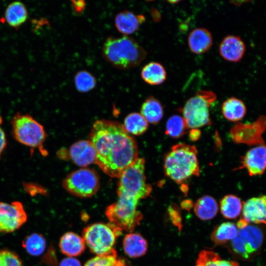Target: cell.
I'll return each mask as SVG.
<instances>
[{
  "mask_svg": "<svg viewBox=\"0 0 266 266\" xmlns=\"http://www.w3.org/2000/svg\"><path fill=\"white\" fill-rule=\"evenodd\" d=\"M25 189L31 195H36V194H42L45 193L43 188H40V186L38 185H35V184H33L32 183H27L24 184Z\"/></svg>",
  "mask_w": 266,
  "mask_h": 266,
  "instance_id": "35",
  "label": "cell"
},
{
  "mask_svg": "<svg viewBox=\"0 0 266 266\" xmlns=\"http://www.w3.org/2000/svg\"><path fill=\"white\" fill-rule=\"evenodd\" d=\"M179 1L178 0H174V1H168L170 3H177Z\"/></svg>",
  "mask_w": 266,
  "mask_h": 266,
  "instance_id": "41",
  "label": "cell"
},
{
  "mask_svg": "<svg viewBox=\"0 0 266 266\" xmlns=\"http://www.w3.org/2000/svg\"><path fill=\"white\" fill-rule=\"evenodd\" d=\"M187 128L184 118L174 115L169 117L166 122V133L172 138H179L185 133Z\"/></svg>",
  "mask_w": 266,
  "mask_h": 266,
  "instance_id": "30",
  "label": "cell"
},
{
  "mask_svg": "<svg viewBox=\"0 0 266 266\" xmlns=\"http://www.w3.org/2000/svg\"><path fill=\"white\" fill-rule=\"evenodd\" d=\"M123 248L125 253L133 258L144 255L148 249L146 240L139 233H129L123 240Z\"/></svg>",
  "mask_w": 266,
  "mask_h": 266,
  "instance_id": "19",
  "label": "cell"
},
{
  "mask_svg": "<svg viewBox=\"0 0 266 266\" xmlns=\"http://www.w3.org/2000/svg\"><path fill=\"white\" fill-rule=\"evenodd\" d=\"M216 99L213 92L200 90L188 100L182 110L188 128L195 129L210 124L209 108Z\"/></svg>",
  "mask_w": 266,
  "mask_h": 266,
  "instance_id": "7",
  "label": "cell"
},
{
  "mask_svg": "<svg viewBox=\"0 0 266 266\" xmlns=\"http://www.w3.org/2000/svg\"><path fill=\"white\" fill-rule=\"evenodd\" d=\"M141 115L147 122L156 124L160 121L164 115V110L160 101L153 96L147 98L142 103Z\"/></svg>",
  "mask_w": 266,
  "mask_h": 266,
  "instance_id": "24",
  "label": "cell"
},
{
  "mask_svg": "<svg viewBox=\"0 0 266 266\" xmlns=\"http://www.w3.org/2000/svg\"><path fill=\"white\" fill-rule=\"evenodd\" d=\"M12 135L19 143L39 150L43 156L48 154L43 143L46 134L42 125L28 114L17 113L11 121Z\"/></svg>",
  "mask_w": 266,
  "mask_h": 266,
  "instance_id": "4",
  "label": "cell"
},
{
  "mask_svg": "<svg viewBox=\"0 0 266 266\" xmlns=\"http://www.w3.org/2000/svg\"><path fill=\"white\" fill-rule=\"evenodd\" d=\"M123 127L129 133L140 135L147 130L148 124L141 114L134 112L126 117Z\"/></svg>",
  "mask_w": 266,
  "mask_h": 266,
  "instance_id": "29",
  "label": "cell"
},
{
  "mask_svg": "<svg viewBox=\"0 0 266 266\" xmlns=\"http://www.w3.org/2000/svg\"><path fill=\"white\" fill-rule=\"evenodd\" d=\"M193 130H194V131H192V133H192V134H191L190 135H191V138L192 140H195V136H196V138H197H197L199 137V136H200V133H198V131H197V130H194V129Z\"/></svg>",
  "mask_w": 266,
  "mask_h": 266,
  "instance_id": "40",
  "label": "cell"
},
{
  "mask_svg": "<svg viewBox=\"0 0 266 266\" xmlns=\"http://www.w3.org/2000/svg\"><path fill=\"white\" fill-rule=\"evenodd\" d=\"M68 154L71 160L80 166H86L96 162V152L89 140H81L73 143Z\"/></svg>",
  "mask_w": 266,
  "mask_h": 266,
  "instance_id": "15",
  "label": "cell"
},
{
  "mask_svg": "<svg viewBox=\"0 0 266 266\" xmlns=\"http://www.w3.org/2000/svg\"><path fill=\"white\" fill-rule=\"evenodd\" d=\"M122 231L110 222L96 223L84 228L82 237L90 251L100 255L108 253L114 249L116 238Z\"/></svg>",
  "mask_w": 266,
  "mask_h": 266,
  "instance_id": "6",
  "label": "cell"
},
{
  "mask_svg": "<svg viewBox=\"0 0 266 266\" xmlns=\"http://www.w3.org/2000/svg\"><path fill=\"white\" fill-rule=\"evenodd\" d=\"M240 163L237 169H245L250 176L263 174L266 171V145L250 149L241 157Z\"/></svg>",
  "mask_w": 266,
  "mask_h": 266,
  "instance_id": "12",
  "label": "cell"
},
{
  "mask_svg": "<svg viewBox=\"0 0 266 266\" xmlns=\"http://www.w3.org/2000/svg\"><path fill=\"white\" fill-rule=\"evenodd\" d=\"M245 51V44L242 39L237 35L226 36L219 46V52L221 56L224 60L230 62H240Z\"/></svg>",
  "mask_w": 266,
  "mask_h": 266,
  "instance_id": "14",
  "label": "cell"
},
{
  "mask_svg": "<svg viewBox=\"0 0 266 266\" xmlns=\"http://www.w3.org/2000/svg\"><path fill=\"white\" fill-rule=\"evenodd\" d=\"M142 79L151 85H159L166 79V72L164 66L160 63L151 62L145 65L141 71Z\"/></svg>",
  "mask_w": 266,
  "mask_h": 266,
  "instance_id": "22",
  "label": "cell"
},
{
  "mask_svg": "<svg viewBox=\"0 0 266 266\" xmlns=\"http://www.w3.org/2000/svg\"><path fill=\"white\" fill-rule=\"evenodd\" d=\"M168 213L172 223L179 229H181L182 219L177 207L175 205L170 206L168 209Z\"/></svg>",
  "mask_w": 266,
  "mask_h": 266,
  "instance_id": "34",
  "label": "cell"
},
{
  "mask_svg": "<svg viewBox=\"0 0 266 266\" xmlns=\"http://www.w3.org/2000/svg\"><path fill=\"white\" fill-rule=\"evenodd\" d=\"M85 245L82 237L72 232L64 233L59 241V247L62 253L70 257L82 254L85 249Z\"/></svg>",
  "mask_w": 266,
  "mask_h": 266,
  "instance_id": "18",
  "label": "cell"
},
{
  "mask_svg": "<svg viewBox=\"0 0 266 266\" xmlns=\"http://www.w3.org/2000/svg\"><path fill=\"white\" fill-rule=\"evenodd\" d=\"M242 218L248 224L266 225V195L252 197L243 203Z\"/></svg>",
  "mask_w": 266,
  "mask_h": 266,
  "instance_id": "13",
  "label": "cell"
},
{
  "mask_svg": "<svg viewBox=\"0 0 266 266\" xmlns=\"http://www.w3.org/2000/svg\"><path fill=\"white\" fill-rule=\"evenodd\" d=\"M266 132V116L261 115L248 123H237L231 130V135L236 143L249 146L265 145L263 135Z\"/></svg>",
  "mask_w": 266,
  "mask_h": 266,
  "instance_id": "9",
  "label": "cell"
},
{
  "mask_svg": "<svg viewBox=\"0 0 266 266\" xmlns=\"http://www.w3.org/2000/svg\"><path fill=\"white\" fill-rule=\"evenodd\" d=\"M89 138L96 152L95 164L111 177L119 178L138 158L136 141L119 122L96 121Z\"/></svg>",
  "mask_w": 266,
  "mask_h": 266,
  "instance_id": "1",
  "label": "cell"
},
{
  "mask_svg": "<svg viewBox=\"0 0 266 266\" xmlns=\"http://www.w3.org/2000/svg\"><path fill=\"white\" fill-rule=\"evenodd\" d=\"M196 148L179 143L174 145L164 159V169L167 176L181 183L192 176H199L200 167Z\"/></svg>",
  "mask_w": 266,
  "mask_h": 266,
  "instance_id": "3",
  "label": "cell"
},
{
  "mask_svg": "<svg viewBox=\"0 0 266 266\" xmlns=\"http://www.w3.org/2000/svg\"><path fill=\"white\" fill-rule=\"evenodd\" d=\"M22 246L30 255L38 256L46 248V239L40 233H33L25 238L22 241Z\"/></svg>",
  "mask_w": 266,
  "mask_h": 266,
  "instance_id": "28",
  "label": "cell"
},
{
  "mask_svg": "<svg viewBox=\"0 0 266 266\" xmlns=\"http://www.w3.org/2000/svg\"><path fill=\"white\" fill-rule=\"evenodd\" d=\"M238 229L232 222H227L217 226L212 232L210 238L215 245H220L232 241L238 234Z\"/></svg>",
  "mask_w": 266,
  "mask_h": 266,
  "instance_id": "25",
  "label": "cell"
},
{
  "mask_svg": "<svg viewBox=\"0 0 266 266\" xmlns=\"http://www.w3.org/2000/svg\"><path fill=\"white\" fill-rule=\"evenodd\" d=\"M222 112L228 120L236 122L242 120L245 116L247 108L244 102L235 97L226 100L222 105Z\"/></svg>",
  "mask_w": 266,
  "mask_h": 266,
  "instance_id": "20",
  "label": "cell"
},
{
  "mask_svg": "<svg viewBox=\"0 0 266 266\" xmlns=\"http://www.w3.org/2000/svg\"><path fill=\"white\" fill-rule=\"evenodd\" d=\"M213 44L210 32L203 28H197L192 30L188 37V44L190 51L196 54H203L208 51Z\"/></svg>",
  "mask_w": 266,
  "mask_h": 266,
  "instance_id": "16",
  "label": "cell"
},
{
  "mask_svg": "<svg viewBox=\"0 0 266 266\" xmlns=\"http://www.w3.org/2000/svg\"><path fill=\"white\" fill-rule=\"evenodd\" d=\"M28 12L25 4L20 1L10 3L4 12V20L11 27L18 28L27 20Z\"/></svg>",
  "mask_w": 266,
  "mask_h": 266,
  "instance_id": "21",
  "label": "cell"
},
{
  "mask_svg": "<svg viewBox=\"0 0 266 266\" xmlns=\"http://www.w3.org/2000/svg\"><path fill=\"white\" fill-rule=\"evenodd\" d=\"M218 211L216 200L211 196H204L199 198L194 204V211L200 220L208 221L215 217Z\"/></svg>",
  "mask_w": 266,
  "mask_h": 266,
  "instance_id": "23",
  "label": "cell"
},
{
  "mask_svg": "<svg viewBox=\"0 0 266 266\" xmlns=\"http://www.w3.org/2000/svg\"><path fill=\"white\" fill-rule=\"evenodd\" d=\"M196 266H239V264L236 261L222 260L217 253L203 250L199 254Z\"/></svg>",
  "mask_w": 266,
  "mask_h": 266,
  "instance_id": "27",
  "label": "cell"
},
{
  "mask_svg": "<svg viewBox=\"0 0 266 266\" xmlns=\"http://www.w3.org/2000/svg\"><path fill=\"white\" fill-rule=\"evenodd\" d=\"M2 119L0 116V157L2 152L6 146V139L4 132L1 127Z\"/></svg>",
  "mask_w": 266,
  "mask_h": 266,
  "instance_id": "38",
  "label": "cell"
},
{
  "mask_svg": "<svg viewBox=\"0 0 266 266\" xmlns=\"http://www.w3.org/2000/svg\"><path fill=\"white\" fill-rule=\"evenodd\" d=\"M102 55L113 66L126 69L139 66L145 58L146 52L133 38L124 35L107 37L102 46Z\"/></svg>",
  "mask_w": 266,
  "mask_h": 266,
  "instance_id": "2",
  "label": "cell"
},
{
  "mask_svg": "<svg viewBox=\"0 0 266 266\" xmlns=\"http://www.w3.org/2000/svg\"><path fill=\"white\" fill-rule=\"evenodd\" d=\"M243 203L237 196L229 194L224 196L220 203L222 215L226 219H234L242 212Z\"/></svg>",
  "mask_w": 266,
  "mask_h": 266,
  "instance_id": "26",
  "label": "cell"
},
{
  "mask_svg": "<svg viewBox=\"0 0 266 266\" xmlns=\"http://www.w3.org/2000/svg\"><path fill=\"white\" fill-rule=\"evenodd\" d=\"M64 188L78 197L89 198L94 195L100 188V180L95 170L81 168L69 173L63 180Z\"/></svg>",
  "mask_w": 266,
  "mask_h": 266,
  "instance_id": "8",
  "label": "cell"
},
{
  "mask_svg": "<svg viewBox=\"0 0 266 266\" xmlns=\"http://www.w3.org/2000/svg\"><path fill=\"white\" fill-rule=\"evenodd\" d=\"M0 266H23L19 256L14 252L0 250Z\"/></svg>",
  "mask_w": 266,
  "mask_h": 266,
  "instance_id": "33",
  "label": "cell"
},
{
  "mask_svg": "<svg viewBox=\"0 0 266 266\" xmlns=\"http://www.w3.org/2000/svg\"><path fill=\"white\" fill-rule=\"evenodd\" d=\"M122 263L119 260L117 252L113 249L110 252L96 257L89 260L84 266H120Z\"/></svg>",
  "mask_w": 266,
  "mask_h": 266,
  "instance_id": "32",
  "label": "cell"
},
{
  "mask_svg": "<svg viewBox=\"0 0 266 266\" xmlns=\"http://www.w3.org/2000/svg\"><path fill=\"white\" fill-rule=\"evenodd\" d=\"M193 203L190 200H185L182 203L181 206L185 209H190L193 207Z\"/></svg>",
  "mask_w": 266,
  "mask_h": 266,
  "instance_id": "39",
  "label": "cell"
},
{
  "mask_svg": "<svg viewBox=\"0 0 266 266\" xmlns=\"http://www.w3.org/2000/svg\"><path fill=\"white\" fill-rule=\"evenodd\" d=\"M59 266H81L80 261L74 257H67L63 259Z\"/></svg>",
  "mask_w": 266,
  "mask_h": 266,
  "instance_id": "36",
  "label": "cell"
},
{
  "mask_svg": "<svg viewBox=\"0 0 266 266\" xmlns=\"http://www.w3.org/2000/svg\"><path fill=\"white\" fill-rule=\"evenodd\" d=\"M74 84L77 91L86 93L93 90L96 86L95 76L86 70L77 72L74 76Z\"/></svg>",
  "mask_w": 266,
  "mask_h": 266,
  "instance_id": "31",
  "label": "cell"
},
{
  "mask_svg": "<svg viewBox=\"0 0 266 266\" xmlns=\"http://www.w3.org/2000/svg\"><path fill=\"white\" fill-rule=\"evenodd\" d=\"M263 234L258 227L248 225L238 230L237 236L231 241L232 251L244 259L249 258L261 246Z\"/></svg>",
  "mask_w": 266,
  "mask_h": 266,
  "instance_id": "10",
  "label": "cell"
},
{
  "mask_svg": "<svg viewBox=\"0 0 266 266\" xmlns=\"http://www.w3.org/2000/svg\"><path fill=\"white\" fill-rule=\"evenodd\" d=\"M145 160L138 158L119 176L118 196L140 200L146 198L152 191L151 186L147 183L144 174Z\"/></svg>",
  "mask_w": 266,
  "mask_h": 266,
  "instance_id": "5",
  "label": "cell"
},
{
  "mask_svg": "<svg viewBox=\"0 0 266 266\" xmlns=\"http://www.w3.org/2000/svg\"><path fill=\"white\" fill-rule=\"evenodd\" d=\"M71 7L76 14H81L86 7V3L83 0L71 1Z\"/></svg>",
  "mask_w": 266,
  "mask_h": 266,
  "instance_id": "37",
  "label": "cell"
},
{
  "mask_svg": "<svg viewBox=\"0 0 266 266\" xmlns=\"http://www.w3.org/2000/svg\"><path fill=\"white\" fill-rule=\"evenodd\" d=\"M27 216L19 201L8 203L0 201V232L12 233L19 229L27 221Z\"/></svg>",
  "mask_w": 266,
  "mask_h": 266,
  "instance_id": "11",
  "label": "cell"
},
{
  "mask_svg": "<svg viewBox=\"0 0 266 266\" xmlns=\"http://www.w3.org/2000/svg\"><path fill=\"white\" fill-rule=\"evenodd\" d=\"M145 17L133 12L124 10L118 13L115 18V26L120 33L128 35L135 33L145 21Z\"/></svg>",
  "mask_w": 266,
  "mask_h": 266,
  "instance_id": "17",
  "label": "cell"
}]
</instances>
